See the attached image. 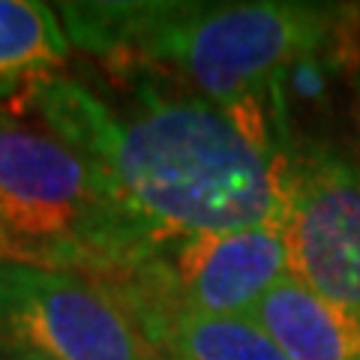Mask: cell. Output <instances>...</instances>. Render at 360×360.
<instances>
[{
	"label": "cell",
	"instance_id": "11",
	"mask_svg": "<svg viewBox=\"0 0 360 360\" xmlns=\"http://www.w3.org/2000/svg\"><path fill=\"white\" fill-rule=\"evenodd\" d=\"M357 90H360V78H357Z\"/></svg>",
	"mask_w": 360,
	"mask_h": 360
},
{
	"label": "cell",
	"instance_id": "8",
	"mask_svg": "<svg viewBox=\"0 0 360 360\" xmlns=\"http://www.w3.org/2000/svg\"><path fill=\"white\" fill-rule=\"evenodd\" d=\"M162 360H288L252 319L127 307Z\"/></svg>",
	"mask_w": 360,
	"mask_h": 360
},
{
	"label": "cell",
	"instance_id": "10",
	"mask_svg": "<svg viewBox=\"0 0 360 360\" xmlns=\"http://www.w3.org/2000/svg\"><path fill=\"white\" fill-rule=\"evenodd\" d=\"M0 360H49L37 352H27V348H15V345H6L0 342Z\"/></svg>",
	"mask_w": 360,
	"mask_h": 360
},
{
	"label": "cell",
	"instance_id": "2",
	"mask_svg": "<svg viewBox=\"0 0 360 360\" xmlns=\"http://www.w3.org/2000/svg\"><path fill=\"white\" fill-rule=\"evenodd\" d=\"M60 13L78 45L174 72L264 132V99L279 75L319 51L333 21L312 4H66Z\"/></svg>",
	"mask_w": 360,
	"mask_h": 360
},
{
	"label": "cell",
	"instance_id": "6",
	"mask_svg": "<svg viewBox=\"0 0 360 360\" xmlns=\"http://www.w3.org/2000/svg\"><path fill=\"white\" fill-rule=\"evenodd\" d=\"M0 342L49 360H162L105 283L0 262Z\"/></svg>",
	"mask_w": 360,
	"mask_h": 360
},
{
	"label": "cell",
	"instance_id": "1",
	"mask_svg": "<svg viewBox=\"0 0 360 360\" xmlns=\"http://www.w3.org/2000/svg\"><path fill=\"white\" fill-rule=\"evenodd\" d=\"M30 103L51 135L94 162L160 243L276 225L279 150L270 132L201 96L139 90L111 105L70 78H39Z\"/></svg>",
	"mask_w": 360,
	"mask_h": 360
},
{
	"label": "cell",
	"instance_id": "4",
	"mask_svg": "<svg viewBox=\"0 0 360 360\" xmlns=\"http://www.w3.org/2000/svg\"><path fill=\"white\" fill-rule=\"evenodd\" d=\"M285 274H291L285 240L276 225L267 222L160 243L129 276L105 285L123 307L250 319L255 303Z\"/></svg>",
	"mask_w": 360,
	"mask_h": 360
},
{
	"label": "cell",
	"instance_id": "7",
	"mask_svg": "<svg viewBox=\"0 0 360 360\" xmlns=\"http://www.w3.org/2000/svg\"><path fill=\"white\" fill-rule=\"evenodd\" d=\"M250 319L288 360H360V321L285 274Z\"/></svg>",
	"mask_w": 360,
	"mask_h": 360
},
{
	"label": "cell",
	"instance_id": "5",
	"mask_svg": "<svg viewBox=\"0 0 360 360\" xmlns=\"http://www.w3.org/2000/svg\"><path fill=\"white\" fill-rule=\"evenodd\" d=\"M276 229L291 276L360 321V160L330 148L279 150Z\"/></svg>",
	"mask_w": 360,
	"mask_h": 360
},
{
	"label": "cell",
	"instance_id": "9",
	"mask_svg": "<svg viewBox=\"0 0 360 360\" xmlns=\"http://www.w3.org/2000/svg\"><path fill=\"white\" fill-rule=\"evenodd\" d=\"M70 58V37L49 4L0 0V84L39 82Z\"/></svg>",
	"mask_w": 360,
	"mask_h": 360
},
{
	"label": "cell",
	"instance_id": "3",
	"mask_svg": "<svg viewBox=\"0 0 360 360\" xmlns=\"http://www.w3.org/2000/svg\"><path fill=\"white\" fill-rule=\"evenodd\" d=\"M160 240L58 135L0 117V262L117 283Z\"/></svg>",
	"mask_w": 360,
	"mask_h": 360
}]
</instances>
